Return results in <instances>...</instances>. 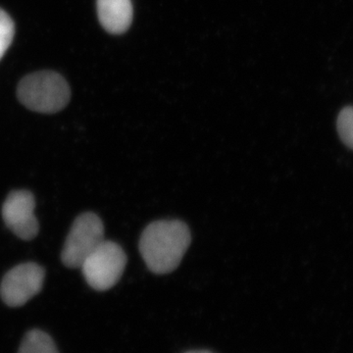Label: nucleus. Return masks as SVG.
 <instances>
[{
  "label": "nucleus",
  "mask_w": 353,
  "mask_h": 353,
  "mask_svg": "<svg viewBox=\"0 0 353 353\" xmlns=\"http://www.w3.org/2000/svg\"><path fill=\"white\" fill-rule=\"evenodd\" d=\"M104 241L103 223L94 213H83L72 225L62 250L61 259L68 268H80Z\"/></svg>",
  "instance_id": "4"
},
{
  "label": "nucleus",
  "mask_w": 353,
  "mask_h": 353,
  "mask_svg": "<svg viewBox=\"0 0 353 353\" xmlns=\"http://www.w3.org/2000/svg\"><path fill=\"white\" fill-rule=\"evenodd\" d=\"M44 270L36 263L18 265L4 276L0 287V294L7 305L12 307L24 305L41 292Z\"/></svg>",
  "instance_id": "5"
},
{
  "label": "nucleus",
  "mask_w": 353,
  "mask_h": 353,
  "mask_svg": "<svg viewBox=\"0 0 353 353\" xmlns=\"http://www.w3.org/2000/svg\"><path fill=\"white\" fill-rule=\"evenodd\" d=\"M187 353H212V352H206V350H194V352H189Z\"/></svg>",
  "instance_id": "11"
},
{
  "label": "nucleus",
  "mask_w": 353,
  "mask_h": 353,
  "mask_svg": "<svg viewBox=\"0 0 353 353\" xmlns=\"http://www.w3.org/2000/svg\"><path fill=\"white\" fill-rule=\"evenodd\" d=\"M15 26L10 16L0 8V60L12 43Z\"/></svg>",
  "instance_id": "10"
},
{
  "label": "nucleus",
  "mask_w": 353,
  "mask_h": 353,
  "mask_svg": "<svg viewBox=\"0 0 353 353\" xmlns=\"http://www.w3.org/2000/svg\"><path fill=\"white\" fill-rule=\"evenodd\" d=\"M190 240L189 228L182 221H157L141 234L139 250L148 269L162 275L179 266Z\"/></svg>",
  "instance_id": "1"
},
{
  "label": "nucleus",
  "mask_w": 353,
  "mask_h": 353,
  "mask_svg": "<svg viewBox=\"0 0 353 353\" xmlns=\"http://www.w3.org/2000/svg\"><path fill=\"white\" fill-rule=\"evenodd\" d=\"M34 197L28 190H15L4 202L2 208L4 222L22 240H32L39 233V222L34 215Z\"/></svg>",
  "instance_id": "6"
},
{
  "label": "nucleus",
  "mask_w": 353,
  "mask_h": 353,
  "mask_svg": "<svg viewBox=\"0 0 353 353\" xmlns=\"http://www.w3.org/2000/svg\"><path fill=\"white\" fill-rule=\"evenodd\" d=\"M97 15L105 31L113 34H123L132 21L131 0H97Z\"/></svg>",
  "instance_id": "7"
},
{
  "label": "nucleus",
  "mask_w": 353,
  "mask_h": 353,
  "mask_svg": "<svg viewBox=\"0 0 353 353\" xmlns=\"http://www.w3.org/2000/svg\"><path fill=\"white\" fill-rule=\"evenodd\" d=\"M18 99L23 105L43 114L59 112L69 103L71 92L63 77L51 71L37 72L21 81Z\"/></svg>",
  "instance_id": "2"
},
{
  "label": "nucleus",
  "mask_w": 353,
  "mask_h": 353,
  "mask_svg": "<svg viewBox=\"0 0 353 353\" xmlns=\"http://www.w3.org/2000/svg\"><path fill=\"white\" fill-rule=\"evenodd\" d=\"M126 264L127 256L122 248L113 241H103L88 255L80 268L92 289L108 290L117 284Z\"/></svg>",
  "instance_id": "3"
},
{
  "label": "nucleus",
  "mask_w": 353,
  "mask_h": 353,
  "mask_svg": "<svg viewBox=\"0 0 353 353\" xmlns=\"http://www.w3.org/2000/svg\"><path fill=\"white\" fill-rule=\"evenodd\" d=\"M339 134L345 145L353 150V108H343L336 121Z\"/></svg>",
  "instance_id": "9"
},
{
  "label": "nucleus",
  "mask_w": 353,
  "mask_h": 353,
  "mask_svg": "<svg viewBox=\"0 0 353 353\" xmlns=\"http://www.w3.org/2000/svg\"><path fill=\"white\" fill-rule=\"evenodd\" d=\"M18 353H59V352L48 334L39 330H34L26 334Z\"/></svg>",
  "instance_id": "8"
}]
</instances>
